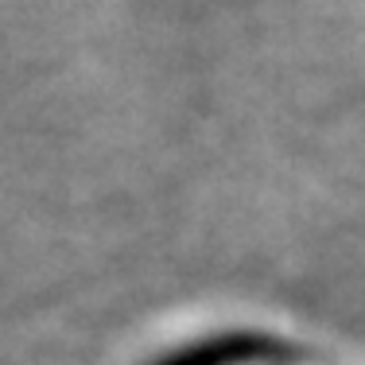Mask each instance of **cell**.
I'll return each mask as SVG.
<instances>
[{
  "instance_id": "obj_1",
  "label": "cell",
  "mask_w": 365,
  "mask_h": 365,
  "mask_svg": "<svg viewBox=\"0 0 365 365\" xmlns=\"http://www.w3.org/2000/svg\"><path fill=\"white\" fill-rule=\"evenodd\" d=\"M288 354H292L288 346L268 334H218L171 354L160 365H253V361H280Z\"/></svg>"
}]
</instances>
